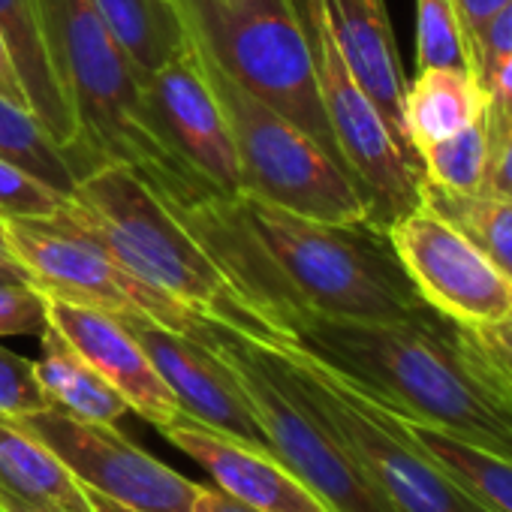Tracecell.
Masks as SVG:
<instances>
[{
	"instance_id": "26",
	"label": "cell",
	"mask_w": 512,
	"mask_h": 512,
	"mask_svg": "<svg viewBox=\"0 0 512 512\" xmlns=\"http://www.w3.org/2000/svg\"><path fill=\"white\" fill-rule=\"evenodd\" d=\"M419 160H422V178L437 187L458 190V193L482 190L485 169H488L485 118L458 130L455 136L425 145L419 151Z\"/></svg>"
},
{
	"instance_id": "30",
	"label": "cell",
	"mask_w": 512,
	"mask_h": 512,
	"mask_svg": "<svg viewBox=\"0 0 512 512\" xmlns=\"http://www.w3.org/2000/svg\"><path fill=\"white\" fill-rule=\"evenodd\" d=\"M46 296L28 281L0 275V338L16 335H43L49 326Z\"/></svg>"
},
{
	"instance_id": "19",
	"label": "cell",
	"mask_w": 512,
	"mask_h": 512,
	"mask_svg": "<svg viewBox=\"0 0 512 512\" xmlns=\"http://www.w3.org/2000/svg\"><path fill=\"white\" fill-rule=\"evenodd\" d=\"M0 512H94L64 461L19 419L0 416Z\"/></svg>"
},
{
	"instance_id": "31",
	"label": "cell",
	"mask_w": 512,
	"mask_h": 512,
	"mask_svg": "<svg viewBox=\"0 0 512 512\" xmlns=\"http://www.w3.org/2000/svg\"><path fill=\"white\" fill-rule=\"evenodd\" d=\"M467 70L485 85L491 73L512 55V0L500 7L467 43Z\"/></svg>"
},
{
	"instance_id": "36",
	"label": "cell",
	"mask_w": 512,
	"mask_h": 512,
	"mask_svg": "<svg viewBox=\"0 0 512 512\" xmlns=\"http://www.w3.org/2000/svg\"><path fill=\"white\" fill-rule=\"evenodd\" d=\"M0 97L10 100V103H19V106H28V97L22 91V82H19V73H16V64L10 58L4 37H0Z\"/></svg>"
},
{
	"instance_id": "23",
	"label": "cell",
	"mask_w": 512,
	"mask_h": 512,
	"mask_svg": "<svg viewBox=\"0 0 512 512\" xmlns=\"http://www.w3.org/2000/svg\"><path fill=\"white\" fill-rule=\"evenodd\" d=\"M398 422L476 506L485 512H512V458L404 416H398Z\"/></svg>"
},
{
	"instance_id": "14",
	"label": "cell",
	"mask_w": 512,
	"mask_h": 512,
	"mask_svg": "<svg viewBox=\"0 0 512 512\" xmlns=\"http://www.w3.org/2000/svg\"><path fill=\"white\" fill-rule=\"evenodd\" d=\"M127 329L136 335L163 383L175 395L181 416L214 428L226 437L250 443L256 449H269V440L256 422L232 368L220 359L214 347L202 338L166 329L145 317H121Z\"/></svg>"
},
{
	"instance_id": "8",
	"label": "cell",
	"mask_w": 512,
	"mask_h": 512,
	"mask_svg": "<svg viewBox=\"0 0 512 512\" xmlns=\"http://www.w3.org/2000/svg\"><path fill=\"white\" fill-rule=\"evenodd\" d=\"M302 395L341 434L398 512H485L404 431L398 416L368 398L344 374L293 341L266 344Z\"/></svg>"
},
{
	"instance_id": "13",
	"label": "cell",
	"mask_w": 512,
	"mask_h": 512,
	"mask_svg": "<svg viewBox=\"0 0 512 512\" xmlns=\"http://www.w3.org/2000/svg\"><path fill=\"white\" fill-rule=\"evenodd\" d=\"M145 103L163 145L199 172L223 199H238L241 166L229 118L208 82L202 55L193 49L145 79Z\"/></svg>"
},
{
	"instance_id": "1",
	"label": "cell",
	"mask_w": 512,
	"mask_h": 512,
	"mask_svg": "<svg viewBox=\"0 0 512 512\" xmlns=\"http://www.w3.org/2000/svg\"><path fill=\"white\" fill-rule=\"evenodd\" d=\"M181 217L263 308L278 341L287 308L344 320H407L431 308L374 220H317L247 193Z\"/></svg>"
},
{
	"instance_id": "34",
	"label": "cell",
	"mask_w": 512,
	"mask_h": 512,
	"mask_svg": "<svg viewBox=\"0 0 512 512\" xmlns=\"http://www.w3.org/2000/svg\"><path fill=\"white\" fill-rule=\"evenodd\" d=\"M482 190L497 193V196H512V130L488 154V169H485Z\"/></svg>"
},
{
	"instance_id": "21",
	"label": "cell",
	"mask_w": 512,
	"mask_h": 512,
	"mask_svg": "<svg viewBox=\"0 0 512 512\" xmlns=\"http://www.w3.org/2000/svg\"><path fill=\"white\" fill-rule=\"evenodd\" d=\"M94 7L145 79L193 49V31L178 0H94Z\"/></svg>"
},
{
	"instance_id": "10",
	"label": "cell",
	"mask_w": 512,
	"mask_h": 512,
	"mask_svg": "<svg viewBox=\"0 0 512 512\" xmlns=\"http://www.w3.org/2000/svg\"><path fill=\"white\" fill-rule=\"evenodd\" d=\"M296 7L308 28L326 118L341 157L371 202V220L386 229L422 202V169L407 157L380 109L347 70L329 25L326 0H296Z\"/></svg>"
},
{
	"instance_id": "27",
	"label": "cell",
	"mask_w": 512,
	"mask_h": 512,
	"mask_svg": "<svg viewBox=\"0 0 512 512\" xmlns=\"http://www.w3.org/2000/svg\"><path fill=\"white\" fill-rule=\"evenodd\" d=\"M416 64L419 70L467 67L452 0H416Z\"/></svg>"
},
{
	"instance_id": "15",
	"label": "cell",
	"mask_w": 512,
	"mask_h": 512,
	"mask_svg": "<svg viewBox=\"0 0 512 512\" xmlns=\"http://www.w3.org/2000/svg\"><path fill=\"white\" fill-rule=\"evenodd\" d=\"M46 302L49 326L127 401L130 413L151 422L157 431L181 416L175 395L118 314L61 299Z\"/></svg>"
},
{
	"instance_id": "3",
	"label": "cell",
	"mask_w": 512,
	"mask_h": 512,
	"mask_svg": "<svg viewBox=\"0 0 512 512\" xmlns=\"http://www.w3.org/2000/svg\"><path fill=\"white\" fill-rule=\"evenodd\" d=\"M61 220L106 247L148 287L175 299L196 317L220 323L253 341H278L256 305L178 208L127 163H100L70 190Z\"/></svg>"
},
{
	"instance_id": "17",
	"label": "cell",
	"mask_w": 512,
	"mask_h": 512,
	"mask_svg": "<svg viewBox=\"0 0 512 512\" xmlns=\"http://www.w3.org/2000/svg\"><path fill=\"white\" fill-rule=\"evenodd\" d=\"M326 13L347 70L380 109L383 121L389 124L392 136L407 151V157L422 169L404 124L407 79L398 58L386 4L383 0H326Z\"/></svg>"
},
{
	"instance_id": "29",
	"label": "cell",
	"mask_w": 512,
	"mask_h": 512,
	"mask_svg": "<svg viewBox=\"0 0 512 512\" xmlns=\"http://www.w3.org/2000/svg\"><path fill=\"white\" fill-rule=\"evenodd\" d=\"M49 410V398L40 386L37 365L0 344V416L25 419Z\"/></svg>"
},
{
	"instance_id": "22",
	"label": "cell",
	"mask_w": 512,
	"mask_h": 512,
	"mask_svg": "<svg viewBox=\"0 0 512 512\" xmlns=\"http://www.w3.org/2000/svg\"><path fill=\"white\" fill-rule=\"evenodd\" d=\"M40 350L43 356L34 365L49 407L100 425H115L124 413H130L127 401L58 335V329H43Z\"/></svg>"
},
{
	"instance_id": "32",
	"label": "cell",
	"mask_w": 512,
	"mask_h": 512,
	"mask_svg": "<svg viewBox=\"0 0 512 512\" xmlns=\"http://www.w3.org/2000/svg\"><path fill=\"white\" fill-rule=\"evenodd\" d=\"M485 88V136L488 154L512 130V55L491 73Z\"/></svg>"
},
{
	"instance_id": "4",
	"label": "cell",
	"mask_w": 512,
	"mask_h": 512,
	"mask_svg": "<svg viewBox=\"0 0 512 512\" xmlns=\"http://www.w3.org/2000/svg\"><path fill=\"white\" fill-rule=\"evenodd\" d=\"M37 7L85 151L97 163L133 166L181 214L223 199L157 136L145 103V76L115 43L94 0H37Z\"/></svg>"
},
{
	"instance_id": "39",
	"label": "cell",
	"mask_w": 512,
	"mask_h": 512,
	"mask_svg": "<svg viewBox=\"0 0 512 512\" xmlns=\"http://www.w3.org/2000/svg\"><path fill=\"white\" fill-rule=\"evenodd\" d=\"M85 494H88L94 512H133V509L121 506V503H115V500H109V497H103V494H94V491H85Z\"/></svg>"
},
{
	"instance_id": "24",
	"label": "cell",
	"mask_w": 512,
	"mask_h": 512,
	"mask_svg": "<svg viewBox=\"0 0 512 512\" xmlns=\"http://www.w3.org/2000/svg\"><path fill=\"white\" fill-rule=\"evenodd\" d=\"M422 202L512 278V196L458 193L422 178Z\"/></svg>"
},
{
	"instance_id": "18",
	"label": "cell",
	"mask_w": 512,
	"mask_h": 512,
	"mask_svg": "<svg viewBox=\"0 0 512 512\" xmlns=\"http://www.w3.org/2000/svg\"><path fill=\"white\" fill-rule=\"evenodd\" d=\"M0 37H4V43L10 49V58L16 64V73H19V82H22L31 112L52 133V139L79 160L82 178H85L100 163L82 145L79 121H76L73 103L58 79L37 0H0Z\"/></svg>"
},
{
	"instance_id": "6",
	"label": "cell",
	"mask_w": 512,
	"mask_h": 512,
	"mask_svg": "<svg viewBox=\"0 0 512 512\" xmlns=\"http://www.w3.org/2000/svg\"><path fill=\"white\" fill-rule=\"evenodd\" d=\"M193 338L214 347L232 368L272 455L329 512H398L263 341H253L220 323H205Z\"/></svg>"
},
{
	"instance_id": "11",
	"label": "cell",
	"mask_w": 512,
	"mask_h": 512,
	"mask_svg": "<svg viewBox=\"0 0 512 512\" xmlns=\"http://www.w3.org/2000/svg\"><path fill=\"white\" fill-rule=\"evenodd\" d=\"M76 476L85 491L133 512H193L199 482L181 476L115 425L85 422L55 407L19 419Z\"/></svg>"
},
{
	"instance_id": "20",
	"label": "cell",
	"mask_w": 512,
	"mask_h": 512,
	"mask_svg": "<svg viewBox=\"0 0 512 512\" xmlns=\"http://www.w3.org/2000/svg\"><path fill=\"white\" fill-rule=\"evenodd\" d=\"M482 118L485 88L467 67H425L407 85L404 124L416 154Z\"/></svg>"
},
{
	"instance_id": "28",
	"label": "cell",
	"mask_w": 512,
	"mask_h": 512,
	"mask_svg": "<svg viewBox=\"0 0 512 512\" xmlns=\"http://www.w3.org/2000/svg\"><path fill=\"white\" fill-rule=\"evenodd\" d=\"M67 205L70 193L0 157V217H58Z\"/></svg>"
},
{
	"instance_id": "5",
	"label": "cell",
	"mask_w": 512,
	"mask_h": 512,
	"mask_svg": "<svg viewBox=\"0 0 512 512\" xmlns=\"http://www.w3.org/2000/svg\"><path fill=\"white\" fill-rule=\"evenodd\" d=\"M178 4L196 46L229 79L305 130L347 169L326 118L308 28L296 0H178Z\"/></svg>"
},
{
	"instance_id": "35",
	"label": "cell",
	"mask_w": 512,
	"mask_h": 512,
	"mask_svg": "<svg viewBox=\"0 0 512 512\" xmlns=\"http://www.w3.org/2000/svg\"><path fill=\"white\" fill-rule=\"evenodd\" d=\"M506 4H509V0H452L455 16H458V25H461L464 52H467V43L473 40V34H476L500 7H506Z\"/></svg>"
},
{
	"instance_id": "38",
	"label": "cell",
	"mask_w": 512,
	"mask_h": 512,
	"mask_svg": "<svg viewBox=\"0 0 512 512\" xmlns=\"http://www.w3.org/2000/svg\"><path fill=\"white\" fill-rule=\"evenodd\" d=\"M0 275H13V278H28L31 281V275H28V269L19 263V256L10 250V244H7V235H4V229H0ZM34 284V281H31Z\"/></svg>"
},
{
	"instance_id": "16",
	"label": "cell",
	"mask_w": 512,
	"mask_h": 512,
	"mask_svg": "<svg viewBox=\"0 0 512 512\" xmlns=\"http://www.w3.org/2000/svg\"><path fill=\"white\" fill-rule=\"evenodd\" d=\"M172 446L190 455L214 488L256 512H329L272 452L226 437L187 416L160 431Z\"/></svg>"
},
{
	"instance_id": "12",
	"label": "cell",
	"mask_w": 512,
	"mask_h": 512,
	"mask_svg": "<svg viewBox=\"0 0 512 512\" xmlns=\"http://www.w3.org/2000/svg\"><path fill=\"white\" fill-rule=\"evenodd\" d=\"M419 296L461 326H488L512 314V278L425 202L386 226Z\"/></svg>"
},
{
	"instance_id": "37",
	"label": "cell",
	"mask_w": 512,
	"mask_h": 512,
	"mask_svg": "<svg viewBox=\"0 0 512 512\" xmlns=\"http://www.w3.org/2000/svg\"><path fill=\"white\" fill-rule=\"evenodd\" d=\"M193 512H256L238 500H232L229 494H223L220 488H211V485H202L199 494H196V506Z\"/></svg>"
},
{
	"instance_id": "7",
	"label": "cell",
	"mask_w": 512,
	"mask_h": 512,
	"mask_svg": "<svg viewBox=\"0 0 512 512\" xmlns=\"http://www.w3.org/2000/svg\"><path fill=\"white\" fill-rule=\"evenodd\" d=\"M199 55L229 118L247 196L332 223L371 220L368 196L341 163H335L305 130L229 79L202 49Z\"/></svg>"
},
{
	"instance_id": "33",
	"label": "cell",
	"mask_w": 512,
	"mask_h": 512,
	"mask_svg": "<svg viewBox=\"0 0 512 512\" xmlns=\"http://www.w3.org/2000/svg\"><path fill=\"white\" fill-rule=\"evenodd\" d=\"M467 335L473 338L476 350L485 356V362L491 365V371L497 374V380L509 389L512 395V314L500 323H488V326H464Z\"/></svg>"
},
{
	"instance_id": "25",
	"label": "cell",
	"mask_w": 512,
	"mask_h": 512,
	"mask_svg": "<svg viewBox=\"0 0 512 512\" xmlns=\"http://www.w3.org/2000/svg\"><path fill=\"white\" fill-rule=\"evenodd\" d=\"M0 157L19 163L64 193H70L82 178L79 160L52 139L40 118L28 106L10 103L4 97H0Z\"/></svg>"
},
{
	"instance_id": "2",
	"label": "cell",
	"mask_w": 512,
	"mask_h": 512,
	"mask_svg": "<svg viewBox=\"0 0 512 512\" xmlns=\"http://www.w3.org/2000/svg\"><path fill=\"white\" fill-rule=\"evenodd\" d=\"M281 329L386 410L512 458V395L467 329L440 311L344 320L287 308Z\"/></svg>"
},
{
	"instance_id": "9",
	"label": "cell",
	"mask_w": 512,
	"mask_h": 512,
	"mask_svg": "<svg viewBox=\"0 0 512 512\" xmlns=\"http://www.w3.org/2000/svg\"><path fill=\"white\" fill-rule=\"evenodd\" d=\"M10 250L46 299L145 317L166 329L199 335L208 320L148 287L91 235L61 217H0Z\"/></svg>"
}]
</instances>
